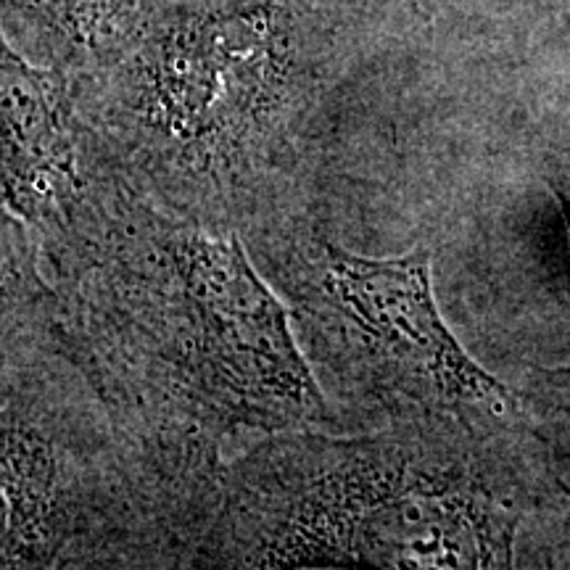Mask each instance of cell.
I'll return each instance as SVG.
<instances>
[{"instance_id": "obj_2", "label": "cell", "mask_w": 570, "mask_h": 570, "mask_svg": "<svg viewBox=\"0 0 570 570\" xmlns=\"http://www.w3.org/2000/svg\"><path fill=\"white\" fill-rule=\"evenodd\" d=\"M533 425L412 423L256 441L219 470L185 570H515L518 529L568 494Z\"/></svg>"}, {"instance_id": "obj_6", "label": "cell", "mask_w": 570, "mask_h": 570, "mask_svg": "<svg viewBox=\"0 0 570 570\" xmlns=\"http://www.w3.org/2000/svg\"><path fill=\"white\" fill-rule=\"evenodd\" d=\"M547 183H550L554 202L560 206L562 227H566V273L570 277V148L554 156L550 169H547ZM525 404L531 415H544L547 420H560L570 425V365L552 370H533L523 391Z\"/></svg>"}, {"instance_id": "obj_7", "label": "cell", "mask_w": 570, "mask_h": 570, "mask_svg": "<svg viewBox=\"0 0 570 570\" xmlns=\"http://www.w3.org/2000/svg\"><path fill=\"white\" fill-rule=\"evenodd\" d=\"M63 30L80 40L109 38L135 11V0H38Z\"/></svg>"}, {"instance_id": "obj_4", "label": "cell", "mask_w": 570, "mask_h": 570, "mask_svg": "<svg viewBox=\"0 0 570 570\" xmlns=\"http://www.w3.org/2000/svg\"><path fill=\"white\" fill-rule=\"evenodd\" d=\"M262 273L341 425H533L523 394L489 375L441 317L431 252L360 256L325 238H275Z\"/></svg>"}, {"instance_id": "obj_5", "label": "cell", "mask_w": 570, "mask_h": 570, "mask_svg": "<svg viewBox=\"0 0 570 570\" xmlns=\"http://www.w3.org/2000/svg\"><path fill=\"white\" fill-rule=\"evenodd\" d=\"M3 188L13 223L40 259L80 244L109 217L127 185L106 173L96 135L51 75L3 63Z\"/></svg>"}, {"instance_id": "obj_1", "label": "cell", "mask_w": 570, "mask_h": 570, "mask_svg": "<svg viewBox=\"0 0 570 570\" xmlns=\"http://www.w3.org/2000/svg\"><path fill=\"white\" fill-rule=\"evenodd\" d=\"M6 223L3 294L38 312L190 518L225 449L344 428L288 306L233 230L130 188L96 230L48 259Z\"/></svg>"}, {"instance_id": "obj_3", "label": "cell", "mask_w": 570, "mask_h": 570, "mask_svg": "<svg viewBox=\"0 0 570 570\" xmlns=\"http://www.w3.org/2000/svg\"><path fill=\"white\" fill-rule=\"evenodd\" d=\"M3 570L180 562L190 510L24 298L3 294Z\"/></svg>"}]
</instances>
